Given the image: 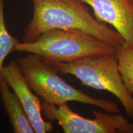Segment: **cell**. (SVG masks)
<instances>
[{"mask_svg": "<svg viewBox=\"0 0 133 133\" xmlns=\"http://www.w3.org/2000/svg\"><path fill=\"white\" fill-rule=\"evenodd\" d=\"M33 16L24 30L23 42H31L50 30H78L116 48L125 43L120 35L91 14L80 0H31Z\"/></svg>", "mask_w": 133, "mask_h": 133, "instance_id": "obj_1", "label": "cell"}, {"mask_svg": "<svg viewBox=\"0 0 133 133\" xmlns=\"http://www.w3.org/2000/svg\"><path fill=\"white\" fill-rule=\"evenodd\" d=\"M115 48L84 31L52 29L31 42L19 41L16 51L36 55L48 64L70 63L91 56L112 54Z\"/></svg>", "mask_w": 133, "mask_h": 133, "instance_id": "obj_2", "label": "cell"}, {"mask_svg": "<svg viewBox=\"0 0 133 133\" xmlns=\"http://www.w3.org/2000/svg\"><path fill=\"white\" fill-rule=\"evenodd\" d=\"M17 62L30 88L44 102L60 106L72 101L96 106L108 112L120 111L116 103L91 97L69 84L54 66L36 55L29 54L19 58Z\"/></svg>", "mask_w": 133, "mask_h": 133, "instance_id": "obj_3", "label": "cell"}, {"mask_svg": "<svg viewBox=\"0 0 133 133\" xmlns=\"http://www.w3.org/2000/svg\"><path fill=\"white\" fill-rule=\"evenodd\" d=\"M50 65L63 74L75 76L84 86L112 93L121 102L127 117L133 121V96L123 80L115 52Z\"/></svg>", "mask_w": 133, "mask_h": 133, "instance_id": "obj_4", "label": "cell"}, {"mask_svg": "<svg viewBox=\"0 0 133 133\" xmlns=\"http://www.w3.org/2000/svg\"><path fill=\"white\" fill-rule=\"evenodd\" d=\"M42 111L48 120L57 121L65 133H133V122L118 113L92 110L94 118H86L66 104L56 106L44 101Z\"/></svg>", "mask_w": 133, "mask_h": 133, "instance_id": "obj_5", "label": "cell"}, {"mask_svg": "<svg viewBox=\"0 0 133 133\" xmlns=\"http://www.w3.org/2000/svg\"><path fill=\"white\" fill-rule=\"evenodd\" d=\"M3 76L21 102L36 133L51 132L52 123L43 118L42 103L26 83L17 61L12 60L4 66Z\"/></svg>", "mask_w": 133, "mask_h": 133, "instance_id": "obj_6", "label": "cell"}, {"mask_svg": "<svg viewBox=\"0 0 133 133\" xmlns=\"http://www.w3.org/2000/svg\"><path fill=\"white\" fill-rule=\"evenodd\" d=\"M92 8L98 21L109 24L133 47V6L129 0H80Z\"/></svg>", "mask_w": 133, "mask_h": 133, "instance_id": "obj_7", "label": "cell"}, {"mask_svg": "<svg viewBox=\"0 0 133 133\" xmlns=\"http://www.w3.org/2000/svg\"><path fill=\"white\" fill-rule=\"evenodd\" d=\"M10 88L4 77L0 79V96L13 131L15 133H35L24 107Z\"/></svg>", "mask_w": 133, "mask_h": 133, "instance_id": "obj_8", "label": "cell"}, {"mask_svg": "<svg viewBox=\"0 0 133 133\" xmlns=\"http://www.w3.org/2000/svg\"><path fill=\"white\" fill-rule=\"evenodd\" d=\"M115 52L123 82L133 95V47L124 43L116 47Z\"/></svg>", "mask_w": 133, "mask_h": 133, "instance_id": "obj_9", "label": "cell"}, {"mask_svg": "<svg viewBox=\"0 0 133 133\" xmlns=\"http://www.w3.org/2000/svg\"><path fill=\"white\" fill-rule=\"evenodd\" d=\"M17 38L11 35L6 27L4 19V0H0V79L3 78L4 60L16 50Z\"/></svg>", "mask_w": 133, "mask_h": 133, "instance_id": "obj_10", "label": "cell"}, {"mask_svg": "<svg viewBox=\"0 0 133 133\" xmlns=\"http://www.w3.org/2000/svg\"><path fill=\"white\" fill-rule=\"evenodd\" d=\"M129 1H130V2H131V4H132V6H133V0H129Z\"/></svg>", "mask_w": 133, "mask_h": 133, "instance_id": "obj_11", "label": "cell"}]
</instances>
